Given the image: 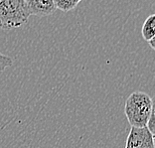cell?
<instances>
[{"label": "cell", "instance_id": "obj_9", "mask_svg": "<svg viewBox=\"0 0 155 148\" xmlns=\"http://www.w3.org/2000/svg\"><path fill=\"white\" fill-rule=\"evenodd\" d=\"M153 140H154V148H155V135H153Z\"/></svg>", "mask_w": 155, "mask_h": 148}, {"label": "cell", "instance_id": "obj_6", "mask_svg": "<svg viewBox=\"0 0 155 148\" xmlns=\"http://www.w3.org/2000/svg\"><path fill=\"white\" fill-rule=\"evenodd\" d=\"M82 0H54L56 8L63 12H69L76 8Z\"/></svg>", "mask_w": 155, "mask_h": 148}, {"label": "cell", "instance_id": "obj_3", "mask_svg": "<svg viewBox=\"0 0 155 148\" xmlns=\"http://www.w3.org/2000/svg\"><path fill=\"white\" fill-rule=\"evenodd\" d=\"M125 148H154L153 134L145 127H132L129 131Z\"/></svg>", "mask_w": 155, "mask_h": 148}, {"label": "cell", "instance_id": "obj_2", "mask_svg": "<svg viewBox=\"0 0 155 148\" xmlns=\"http://www.w3.org/2000/svg\"><path fill=\"white\" fill-rule=\"evenodd\" d=\"M30 13L25 0H4L0 4V28L14 29L25 24Z\"/></svg>", "mask_w": 155, "mask_h": 148}, {"label": "cell", "instance_id": "obj_5", "mask_svg": "<svg viewBox=\"0 0 155 148\" xmlns=\"http://www.w3.org/2000/svg\"><path fill=\"white\" fill-rule=\"evenodd\" d=\"M141 34L143 39L147 42L155 36V14L148 16V18L144 21L141 29Z\"/></svg>", "mask_w": 155, "mask_h": 148}, {"label": "cell", "instance_id": "obj_8", "mask_svg": "<svg viewBox=\"0 0 155 148\" xmlns=\"http://www.w3.org/2000/svg\"><path fill=\"white\" fill-rule=\"evenodd\" d=\"M148 44H149L150 47L152 48L153 50L155 51V36H154L152 39H151V40H149V41H148Z\"/></svg>", "mask_w": 155, "mask_h": 148}, {"label": "cell", "instance_id": "obj_7", "mask_svg": "<svg viewBox=\"0 0 155 148\" xmlns=\"http://www.w3.org/2000/svg\"><path fill=\"white\" fill-rule=\"evenodd\" d=\"M151 100H152V110H151V114L148 123H147V128L153 135H155V96L151 97Z\"/></svg>", "mask_w": 155, "mask_h": 148}, {"label": "cell", "instance_id": "obj_4", "mask_svg": "<svg viewBox=\"0 0 155 148\" xmlns=\"http://www.w3.org/2000/svg\"><path fill=\"white\" fill-rule=\"evenodd\" d=\"M30 15L44 17L56 11L54 0H25Z\"/></svg>", "mask_w": 155, "mask_h": 148}, {"label": "cell", "instance_id": "obj_1", "mask_svg": "<svg viewBox=\"0 0 155 148\" xmlns=\"http://www.w3.org/2000/svg\"><path fill=\"white\" fill-rule=\"evenodd\" d=\"M152 100L143 91H134L129 94L124 105V113L132 127H145L148 123Z\"/></svg>", "mask_w": 155, "mask_h": 148}, {"label": "cell", "instance_id": "obj_10", "mask_svg": "<svg viewBox=\"0 0 155 148\" xmlns=\"http://www.w3.org/2000/svg\"><path fill=\"white\" fill-rule=\"evenodd\" d=\"M3 1H4V0H0V4H1V3H2Z\"/></svg>", "mask_w": 155, "mask_h": 148}]
</instances>
